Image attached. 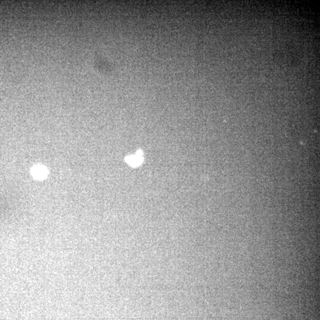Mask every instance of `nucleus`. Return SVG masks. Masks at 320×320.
<instances>
[{"label":"nucleus","instance_id":"1","mask_svg":"<svg viewBox=\"0 0 320 320\" xmlns=\"http://www.w3.org/2000/svg\"><path fill=\"white\" fill-rule=\"evenodd\" d=\"M33 173L37 178H43L46 174L45 169L42 167H36L33 170Z\"/></svg>","mask_w":320,"mask_h":320},{"label":"nucleus","instance_id":"2","mask_svg":"<svg viewBox=\"0 0 320 320\" xmlns=\"http://www.w3.org/2000/svg\"><path fill=\"white\" fill-rule=\"evenodd\" d=\"M141 159L142 158L141 154H138L129 158L128 159V162L132 166H137L141 163Z\"/></svg>","mask_w":320,"mask_h":320}]
</instances>
